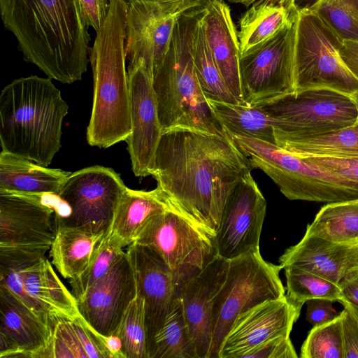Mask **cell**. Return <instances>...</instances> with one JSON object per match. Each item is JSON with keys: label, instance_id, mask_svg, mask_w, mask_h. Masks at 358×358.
I'll return each mask as SVG.
<instances>
[{"label": "cell", "instance_id": "cell-1", "mask_svg": "<svg viewBox=\"0 0 358 358\" xmlns=\"http://www.w3.org/2000/svg\"><path fill=\"white\" fill-rule=\"evenodd\" d=\"M252 169L226 131L175 127L162 132L150 175L177 210L215 236L229 194Z\"/></svg>", "mask_w": 358, "mask_h": 358}, {"label": "cell", "instance_id": "cell-2", "mask_svg": "<svg viewBox=\"0 0 358 358\" xmlns=\"http://www.w3.org/2000/svg\"><path fill=\"white\" fill-rule=\"evenodd\" d=\"M0 13L26 62L64 84L82 79L91 47L78 0H0Z\"/></svg>", "mask_w": 358, "mask_h": 358}, {"label": "cell", "instance_id": "cell-3", "mask_svg": "<svg viewBox=\"0 0 358 358\" xmlns=\"http://www.w3.org/2000/svg\"><path fill=\"white\" fill-rule=\"evenodd\" d=\"M69 106L49 78L13 80L0 94L1 150L48 166L62 147Z\"/></svg>", "mask_w": 358, "mask_h": 358}, {"label": "cell", "instance_id": "cell-4", "mask_svg": "<svg viewBox=\"0 0 358 358\" xmlns=\"http://www.w3.org/2000/svg\"><path fill=\"white\" fill-rule=\"evenodd\" d=\"M126 0H112L90 48L93 102L87 128L89 145L108 148L131 133L130 92L124 50Z\"/></svg>", "mask_w": 358, "mask_h": 358}, {"label": "cell", "instance_id": "cell-5", "mask_svg": "<svg viewBox=\"0 0 358 358\" xmlns=\"http://www.w3.org/2000/svg\"><path fill=\"white\" fill-rule=\"evenodd\" d=\"M204 4L185 12L177 20L168 50L152 74L162 132L186 127L224 134L196 76L193 32Z\"/></svg>", "mask_w": 358, "mask_h": 358}, {"label": "cell", "instance_id": "cell-6", "mask_svg": "<svg viewBox=\"0 0 358 358\" xmlns=\"http://www.w3.org/2000/svg\"><path fill=\"white\" fill-rule=\"evenodd\" d=\"M227 134L252 169L263 171L290 200L329 203L358 199L357 182L310 164L275 144Z\"/></svg>", "mask_w": 358, "mask_h": 358}, {"label": "cell", "instance_id": "cell-7", "mask_svg": "<svg viewBox=\"0 0 358 358\" xmlns=\"http://www.w3.org/2000/svg\"><path fill=\"white\" fill-rule=\"evenodd\" d=\"M229 261L225 280L214 299L208 358H218L222 342L240 314L285 295L279 276L282 267L265 261L260 252Z\"/></svg>", "mask_w": 358, "mask_h": 358}, {"label": "cell", "instance_id": "cell-8", "mask_svg": "<svg viewBox=\"0 0 358 358\" xmlns=\"http://www.w3.org/2000/svg\"><path fill=\"white\" fill-rule=\"evenodd\" d=\"M343 40L318 15L299 10L293 57L294 91L329 89L352 95L358 80L340 56Z\"/></svg>", "mask_w": 358, "mask_h": 358}, {"label": "cell", "instance_id": "cell-9", "mask_svg": "<svg viewBox=\"0 0 358 358\" xmlns=\"http://www.w3.org/2000/svg\"><path fill=\"white\" fill-rule=\"evenodd\" d=\"M133 243L159 255L173 275L178 295L182 286L217 255L215 236L175 208L150 218Z\"/></svg>", "mask_w": 358, "mask_h": 358}, {"label": "cell", "instance_id": "cell-10", "mask_svg": "<svg viewBox=\"0 0 358 358\" xmlns=\"http://www.w3.org/2000/svg\"><path fill=\"white\" fill-rule=\"evenodd\" d=\"M257 106L273 119L275 140L326 133L358 122L352 97L329 89L294 91Z\"/></svg>", "mask_w": 358, "mask_h": 358}, {"label": "cell", "instance_id": "cell-11", "mask_svg": "<svg viewBox=\"0 0 358 358\" xmlns=\"http://www.w3.org/2000/svg\"><path fill=\"white\" fill-rule=\"evenodd\" d=\"M45 195L0 190L1 261L42 257L50 250L58 203H48Z\"/></svg>", "mask_w": 358, "mask_h": 358}, {"label": "cell", "instance_id": "cell-12", "mask_svg": "<svg viewBox=\"0 0 358 358\" xmlns=\"http://www.w3.org/2000/svg\"><path fill=\"white\" fill-rule=\"evenodd\" d=\"M126 188L111 168L95 165L71 173L58 195L66 215L55 216L56 224L106 233Z\"/></svg>", "mask_w": 358, "mask_h": 358}, {"label": "cell", "instance_id": "cell-13", "mask_svg": "<svg viewBox=\"0 0 358 358\" xmlns=\"http://www.w3.org/2000/svg\"><path fill=\"white\" fill-rule=\"evenodd\" d=\"M45 257L0 262V287L15 296L52 327L62 317L79 315L77 301Z\"/></svg>", "mask_w": 358, "mask_h": 358}, {"label": "cell", "instance_id": "cell-14", "mask_svg": "<svg viewBox=\"0 0 358 358\" xmlns=\"http://www.w3.org/2000/svg\"><path fill=\"white\" fill-rule=\"evenodd\" d=\"M207 0H130L124 50L129 64H142L152 76L162 62L178 18Z\"/></svg>", "mask_w": 358, "mask_h": 358}, {"label": "cell", "instance_id": "cell-15", "mask_svg": "<svg viewBox=\"0 0 358 358\" xmlns=\"http://www.w3.org/2000/svg\"><path fill=\"white\" fill-rule=\"evenodd\" d=\"M295 31L296 23L241 55L243 103L257 106L294 92Z\"/></svg>", "mask_w": 358, "mask_h": 358}, {"label": "cell", "instance_id": "cell-16", "mask_svg": "<svg viewBox=\"0 0 358 358\" xmlns=\"http://www.w3.org/2000/svg\"><path fill=\"white\" fill-rule=\"evenodd\" d=\"M266 201L251 172L229 194L215 236L217 256L231 260L259 252Z\"/></svg>", "mask_w": 358, "mask_h": 358}, {"label": "cell", "instance_id": "cell-17", "mask_svg": "<svg viewBox=\"0 0 358 358\" xmlns=\"http://www.w3.org/2000/svg\"><path fill=\"white\" fill-rule=\"evenodd\" d=\"M137 294L132 265L124 252L106 274L77 300L80 315L100 336H113Z\"/></svg>", "mask_w": 358, "mask_h": 358}, {"label": "cell", "instance_id": "cell-18", "mask_svg": "<svg viewBox=\"0 0 358 358\" xmlns=\"http://www.w3.org/2000/svg\"><path fill=\"white\" fill-rule=\"evenodd\" d=\"M127 75L130 92L131 133L125 141L137 177L150 175L162 129L150 71L141 63L129 64Z\"/></svg>", "mask_w": 358, "mask_h": 358}, {"label": "cell", "instance_id": "cell-19", "mask_svg": "<svg viewBox=\"0 0 358 358\" xmlns=\"http://www.w3.org/2000/svg\"><path fill=\"white\" fill-rule=\"evenodd\" d=\"M301 309L285 295L240 314L222 342L218 358H241L243 353L266 341L289 337Z\"/></svg>", "mask_w": 358, "mask_h": 358}, {"label": "cell", "instance_id": "cell-20", "mask_svg": "<svg viewBox=\"0 0 358 358\" xmlns=\"http://www.w3.org/2000/svg\"><path fill=\"white\" fill-rule=\"evenodd\" d=\"M127 255L136 278L137 293L144 301L149 358L154 340L178 296L173 275L151 249L132 243Z\"/></svg>", "mask_w": 358, "mask_h": 358}, {"label": "cell", "instance_id": "cell-21", "mask_svg": "<svg viewBox=\"0 0 358 358\" xmlns=\"http://www.w3.org/2000/svg\"><path fill=\"white\" fill-rule=\"evenodd\" d=\"M229 262L217 255L190 278L178 293L199 358H208L214 299L225 280Z\"/></svg>", "mask_w": 358, "mask_h": 358}, {"label": "cell", "instance_id": "cell-22", "mask_svg": "<svg viewBox=\"0 0 358 358\" xmlns=\"http://www.w3.org/2000/svg\"><path fill=\"white\" fill-rule=\"evenodd\" d=\"M52 329L0 287V358H47Z\"/></svg>", "mask_w": 358, "mask_h": 358}, {"label": "cell", "instance_id": "cell-23", "mask_svg": "<svg viewBox=\"0 0 358 358\" xmlns=\"http://www.w3.org/2000/svg\"><path fill=\"white\" fill-rule=\"evenodd\" d=\"M279 262L282 268L296 267L340 285L348 272L358 267V245L304 234L297 244L286 249Z\"/></svg>", "mask_w": 358, "mask_h": 358}, {"label": "cell", "instance_id": "cell-24", "mask_svg": "<svg viewBox=\"0 0 358 358\" xmlns=\"http://www.w3.org/2000/svg\"><path fill=\"white\" fill-rule=\"evenodd\" d=\"M203 22L217 65L231 93L239 103H243L240 43L229 6L223 0H207L203 6Z\"/></svg>", "mask_w": 358, "mask_h": 358}, {"label": "cell", "instance_id": "cell-25", "mask_svg": "<svg viewBox=\"0 0 358 358\" xmlns=\"http://www.w3.org/2000/svg\"><path fill=\"white\" fill-rule=\"evenodd\" d=\"M299 15L296 0H256L238 20L241 55L294 24Z\"/></svg>", "mask_w": 358, "mask_h": 358}, {"label": "cell", "instance_id": "cell-26", "mask_svg": "<svg viewBox=\"0 0 358 358\" xmlns=\"http://www.w3.org/2000/svg\"><path fill=\"white\" fill-rule=\"evenodd\" d=\"M71 173L3 150L0 153V190L58 196Z\"/></svg>", "mask_w": 358, "mask_h": 358}, {"label": "cell", "instance_id": "cell-27", "mask_svg": "<svg viewBox=\"0 0 358 358\" xmlns=\"http://www.w3.org/2000/svg\"><path fill=\"white\" fill-rule=\"evenodd\" d=\"M172 208L174 206L159 186L150 191L131 189L127 187L108 231L128 246L134 241L150 218Z\"/></svg>", "mask_w": 358, "mask_h": 358}, {"label": "cell", "instance_id": "cell-28", "mask_svg": "<svg viewBox=\"0 0 358 358\" xmlns=\"http://www.w3.org/2000/svg\"><path fill=\"white\" fill-rule=\"evenodd\" d=\"M105 234L56 224L55 236L49 250L51 264L64 278H77L88 266L96 245Z\"/></svg>", "mask_w": 358, "mask_h": 358}, {"label": "cell", "instance_id": "cell-29", "mask_svg": "<svg viewBox=\"0 0 358 358\" xmlns=\"http://www.w3.org/2000/svg\"><path fill=\"white\" fill-rule=\"evenodd\" d=\"M113 358L106 338L79 315L62 317L52 327L47 358Z\"/></svg>", "mask_w": 358, "mask_h": 358}, {"label": "cell", "instance_id": "cell-30", "mask_svg": "<svg viewBox=\"0 0 358 358\" xmlns=\"http://www.w3.org/2000/svg\"><path fill=\"white\" fill-rule=\"evenodd\" d=\"M275 145L300 157H358V122L326 133L276 138Z\"/></svg>", "mask_w": 358, "mask_h": 358}, {"label": "cell", "instance_id": "cell-31", "mask_svg": "<svg viewBox=\"0 0 358 358\" xmlns=\"http://www.w3.org/2000/svg\"><path fill=\"white\" fill-rule=\"evenodd\" d=\"M207 100L227 133L275 144L273 119L259 106Z\"/></svg>", "mask_w": 358, "mask_h": 358}, {"label": "cell", "instance_id": "cell-32", "mask_svg": "<svg viewBox=\"0 0 358 358\" xmlns=\"http://www.w3.org/2000/svg\"><path fill=\"white\" fill-rule=\"evenodd\" d=\"M305 234L358 245V199L327 203L307 225Z\"/></svg>", "mask_w": 358, "mask_h": 358}, {"label": "cell", "instance_id": "cell-33", "mask_svg": "<svg viewBox=\"0 0 358 358\" xmlns=\"http://www.w3.org/2000/svg\"><path fill=\"white\" fill-rule=\"evenodd\" d=\"M203 9L195 25L192 38L194 68L201 90L207 99L239 103L229 89L211 52L203 22Z\"/></svg>", "mask_w": 358, "mask_h": 358}, {"label": "cell", "instance_id": "cell-34", "mask_svg": "<svg viewBox=\"0 0 358 358\" xmlns=\"http://www.w3.org/2000/svg\"><path fill=\"white\" fill-rule=\"evenodd\" d=\"M150 358H199L178 296L155 338Z\"/></svg>", "mask_w": 358, "mask_h": 358}, {"label": "cell", "instance_id": "cell-35", "mask_svg": "<svg viewBox=\"0 0 358 358\" xmlns=\"http://www.w3.org/2000/svg\"><path fill=\"white\" fill-rule=\"evenodd\" d=\"M126 245L108 231L96 245L87 268L77 278L69 280L71 292L76 301L87 290L103 277L111 266L124 252Z\"/></svg>", "mask_w": 358, "mask_h": 358}, {"label": "cell", "instance_id": "cell-36", "mask_svg": "<svg viewBox=\"0 0 358 358\" xmlns=\"http://www.w3.org/2000/svg\"><path fill=\"white\" fill-rule=\"evenodd\" d=\"M287 282L286 296L301 308L307 301L326 299L341 301V289L337 285L313 273L296 267L285 268Z\"/></svg>", "mask_w": 358, "mask_h": 358}, {"label": "cell", "instance_id": "cell-37", "mask_svg": "<svg viewBox=\"0 0 358 358\" xmlns=\"http://www.w3.org/2000/svg\"><path fill=\"white\" fill-rule=\"evenodd\" d=\"M121 341L122 358H149L144 301L137 293L114 334Z\"/></svg>", "mask_w": 358, "mask_h": 358}, {"label": "cell", "instance_id": "cell-38", "mask_svg": "<svg viewBox=\"0 0 358 358\" xmlns=\"http://www.w3.org/2000/svg\"><path fill=\"white\" fill-rule=\"evenodd\" d=\"M308 9L343 41H358V0H317Z\"/></svg>", "mask_w": 358, "mask_h": 358}, {"label": "cell", "instance_id": "cell-39", "mask_svg": "<svg viewBox=\"0 0 358 358\" xmlns=\"http://www.w3.org/2000/svg\"><path fill=\"white\" fill-rule=\"evenodd\" d=\"M301 358H344L341 313L313 326L301 349Z\"/></svg>", "mask_w": 358, "mask_h": 358}, {"label": "cell", "instance_id": "cell-40", "mask_svg": "<svg viewBox=\"0 0 358 358\" xmlns=\"http://www.w3.org/2000/svg\"><path fill=\"white\" fill-rule=\"evenodd\" d=\"M289 337L278 336L266 341L243 353L241 358H296Z\"/></svg>", "mask_w": 358, "mask_h": 358}, {"label": "cell", "instance_id": "cell-41", "mask_svg": "<svg viewBox=\"0 0 358 358\" xmlns=\"http://www.w3.org/2000/svg\"><path fill=\"white\" fill-rule=\"evenodd\" d=\"M301 158L310 164L324 167L350 180L358 182V157H306Z\"/></svg>", "mask_w": 358, "mask_h": 358}, {"label": "cell", "instance_id": "cell-42", "mask_svg": "<svg viewBox=\"0 0 358 358\" xmlns=\"http://www.w3.org/2000/svg\"><path fill=\"white\" fill-rule=\"evenodd\" d=\"M112 0H78L87 25L97 32L103 24Z\"/></svg>", "mask_w": 358, "mask_h": 358}, {"label": "cell", "instance_id": "cell-43", "mask_svg": "<svg viewBox=\"0 0 358 358\" xmlns=\"http://www.w3.org/2000/svg\"><path fill=\"white\" fill-rule=\"evenodd\" d=\"M334 301L313 299L307 301L306 319L313 325H320L334 320L339 314L333 306Z\"/></svg>", "mask_w": 358, "mask_h": 358}, {"label": "cell", "instance_id": "cell-44", "mask_svg": "<svg viewBox=\"0 0 358 358\" xmlns=\"http://www.w3.org/2000/svg\"><path fill=\"white\" fill-rule=\"evenodd\" d=\"M341 313L344 358H358V323L346 308Z\"/></svg>", "mask_w": 358, "mask_h": 358}, {"label": "cell", "instance_id": "cell-45", "mask_svg": "<svg viewBox=\"0 0 358 358\" xmlns=\"http://www.w3.org/2000/svg\"><path fill=\"white\" fill-rule=\"evenodd\" d=\"M339 285L343 296L341 301H345L358 307V267L348 272Z\"/></svg>", "mask_w": 358, "mask_h": 358}, {"label": "cell", "instance_id": "cell-46", "mask_svg": "<svg viewBox=\"0 0 358 358\" xmlns=\"http://www.w3.org/2000/svg\"><path fill=\"white\" fill-rule=\"evenodd\" d=\"M339 53L348 69L358 80V41H343Z\"/></svg>", "mask_w": 358, "mask_h": 358}, {"label": "cell", "instance_id": "cell-47", "mask_svg": "<svg viewBox=\"0 0 358 358\" xmlns=\"http://www.w3.org/2000/svg\"><path fill=\"white\" fill-rule=\"evenodd\" d=\"M227 1L230 3H241L245 6H250L256 0H227Z\"/></svg>", "mask_w": 358, "mask_h": 358}, {"label": "cell", "instance_id": "cell-48", "mask_svg": "<svg viewBox=\"0 0 358 358\" xmlns=\"http://www.w3.org/2000/svg\"><path fill=\"white\" fill-rule=\"evenodd\" d=\"M352 99L355 103V105L357 106V110H358V91L350 95Z\"/></svg>", "mask_w": 358, "mask_h": 358}, {"label": "cell", "instance_id": "cell-49", "mask_svg": "<svg viewBox=\"0 0 358 358\" xmlns=\"http://www.w3.org/2000/svg\"><path fill=\"white\" fill-rule=\"evenodd\" d=\"M126 1H130V0H126Z\"/></svg>", "mask_w": 358, "mask_h": 358}]
</instances>
